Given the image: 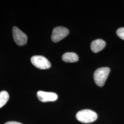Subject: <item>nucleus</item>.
<instances>
[{"instance_id":"nucleus-1","label":"nucleus","mask_w":124,"mask_h":124,"mask_svg":"<svg viewBox=\"0 0 124 124\" xmlns=\"http://www.w3.org/2000/svg\"><path fill=\"white\" fill-rule=\"evenodd\" d=\"M76 119L80 122L84 123H89L94 122L97 119V113L90 109H83L77 112Z\"/></svg>"},{"instance_id":"nucleus-2","label":"nucleus","mask_w":124,"mask_h":124,"mask_svg":"<svg viewBox=\"0 0 124 124\" xmlns=\"http://www.w3.org/2000/svg\"><path fill=\"white\" fill-rule=\"evenodd\" d=\"M110 72L108 67H102L98 69L94 73V80L96 84L102 87L104 84Z\"/></svg>"},{"instance_id":"nucleus-3","label":"nucleus","mask_w":124,"mask_h":124,"mask_svg":"<svg viewBox=\"0 0 124 124\" xmlns=\"http://www.w3.org/2000/svg\"><path fill=\"white\" fill-rule=\"evenodd\" d=\"M31 63L36 68L41 70L49 69L51 64L49 60L42 56H34L31 58Z\"/></svg>"},{"instance_id":"nucleus-4","label":"nucleus","mask_w":124,"mask_h":124,"mask_svg":"<svg viewBox=\"0 0 124 124\" xmlns=\"http://www.w3.org/2000/svg\"><path fill=\"white\" fill-rule=\"evenodd\" d=\"M69 34L68 29L62 26L57 27L53 29L52 40L54 42H58L66 37Z\"/></svg>"},{"instance_id":"nucleus-5","label":"nucleus","mask_w":124,"mask_h":124,"mask_svg":"<svg viewBox=\"0 0 124 124\" xmlns=\"http://www.w3.org/2000/svg\"><path fill=\"white\" fill-rule=\"evenodd\" d=\"M13 40L15 43L19 46H23L27 42V36L23 32L17 27H13Z\"/></svg>"},{"instance_id":"nucleus-6","label":"nucleus","mask_w":124,"mask_h":124,"mask_svg":"<svg viewBox=\"0 0 124 124\" xmlns=\"http://www.w3.org/2000/svg\"><path fill=\"white\" fill-rule=\"evenodd\" d=\"M37 97L42 102H53L58 99L56 93L52 92H46L39 91L37 93Z\"/></svg>"},{"instance_id":"nucleus-7","label":"nucleus","mask_w":124,"mask_h":124,"mask_svg":"<svg viewBox=\"0 0 124 124\" xmlns=\"http://www.w3.org/2000/svg\"><path fill=\"white\" fill-rule=\"evenodd\" d=\"M106 43L104 40L102 39L94 40L91 45V48L93 53H97L104 48Z\"/></svg>"},{"instance_id":"nucleus-8","label":"nucleus","mask_w":124,"mask_h":124,"mask_svg":"<svg viewBox=\"0 0 124 124\" xmlns=\"http://www.w3.org/2000/svg\"><path fill=\"white\" fill-rule=\"evenodd\" d=\"M62 59L67 62H74L78 61L79 58L74 53H66L62 56Z\"/></svg>"},{"instance_id":"nucleus-9","label":"nucleus","mask_w":124,"mask_h":124,"mask_svg":"<svg viewBox=\"0 0 124 124\" xmlns=\"http://www.w3.org/2000/svg\"><path fill=\"white\" fill-rule=\"evenodd\" d=\"M9 95L8 93L5 91L0 92V108H2L8 101Z\"/></svg>"},{"instance_id":"nucleus-10","label":"nucleus","mask_w":124,"mask_h":124,"mask_svg":"<svg viewBox=\"0 0 124 124\" xmlns=\"http://www.w3.org/2000/svg\"><path fill=\"white\" fill-rule=\"evenodd\" d=\"M117 35L120 38L122 39V40H124V28L122 27L118 29L116 31Z\"/></svg>"},{"instance_id":"nucleus-11","label":"nucleus","mask_w":124,"mask_h":124,"mask_svg":"<svg viewBox=\"0 0 124 124\" xmlns=\"http://www.w3.org/2000/svg\"><path fill=\"white\" fill-rule=\"evenodd\" d=\"M4 124H23L20 122H18L16 121H8L6 122Z\"/></svg>"}]
</instances>
